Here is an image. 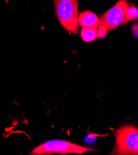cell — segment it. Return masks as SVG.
Masks as SVG:
<instances>
[{
  "label": "cell",
  "instance_id": "5",
  "mask_svg": "<svg viewBox=\"0 0 138 155\" xmlns=\"http://www.w3.org/2000/svg\"><path fill=\"white\" fill-rule=\"evenodd\" d=\"M100 19L97 15L89 11L81 12L78 15V25L83 27H98Z\"/></svg>",
  "mask_w": 138,
  "mask_h": 155
},
{
  "label": "cell",
  "instance_id": "3",
  "mask_svg": "<svg viewBox=\"0 0 138 155\" xmlns=\"http://www.w3.org/2000/svg\"><path fill=\"white\" fill-rule=\"evenodd\" d=\"M92 151H96V150L67 141L51 140L34 148L30 152V154L50 155L54 154H76L82 155L85 153Z\"/></svg>",
  "mask_w": 138,
  "mask_h": 155
},
{
  "label": "cell",
  "instance_id": "2",
  "mask_svg": "<svg viewBox=\"0 0 138 155\" xmlns=\"http://www.w3.org/2000/svg\"><path fill=\"white\" fill-rule=\"evenodd\" d=\"M55 9L61 25L68 32L78 34V0H55Z\"/></svg>",
  "mask_w": 138,
  "mask_h": 155
},
{
  "label": "cell",
  "instance_id": "6",
  "mask_svg": "<svg viewBox=\"0 0 138 155\" xmlns=\"http://www.w3.org/2000/svg\"><path fill=\"white\" fill-rule=\"evenodd\" d=\"M81 35L86 42L94 41L98 37L97 27H84L81 30Z\"/></svg>",
  "mask_w": 138,
  "mask_h": 155
},
{
  "label": "cell",
  "instance_id": "9",
  "mask_svg": "<svg viewBox=\"0 0 138 155\" xmlns=\"http://www.w3.org/2000/svg\"><path fill=\"white\" fill-rule=\"evenodd\" d=\"M137 29H138L137 24H134L132 27V33H133V35H134V37H135L136 38H137V35H138Z\"/></svg>",
  "mask_w": 138,
  "mask_h": 155
},
{
  "label": "cell",
  "instance_id": "8",
  "mask_svg": "<svg viewBox=\"0 0 138 155\" xmlns=\"http://www.w3.org/2000/svg\"><path fill=\"white\" fill-rule=\"evenodd\" d=\"M99 30H98V37L100 38H103L106 36L107 32H108V30H107L106 28L102 24H100L98 26Z\"/></svg>",
  "mask_w": 138,
  "mask_h": 155
},
{
  "label": "cell",
  "instance_id": "4",
  "mask_svg": "<svg viewBox=\"0 0 138 155\" xmlns=\"http://www.w3.org/2000/svg\"><path fill=\"white\" fill-rule=\"evenodd\" d=\"M126 0H119L117 3L108 11L101 15L100 24L103 25L108 31L116 29L118 27L128 24L126 12L129 7Z\"/></svg>",
  "mask_w": 138,
  "mask_h": 155
},
{
  "label": "cell",
  "instance_id": "7",
  "mask_svg": "<svg viewBox=\"0 0 138 155\" xmlns=\"http://www.w3.org/2000/svg\"><path fill=\"white\" fill-rule=\"evenodd\" d=\"M138 18V10L135 6H129L126 12V19L128 23L130 21L137 20Z\"/></svg>",
  "mask_w": 138,
  "mask_h": 155
},
{
  "label": "cell",
  "instance_id": "1",
  "mask_svg": "<svg viewBox=\"0 0 138 155\" xmlns=\"http://www.w3.org/2000/svg\"><path fill=\"white\" fill-rule=\"evenodd\" d=\"M115 147L110 154L137 155L138 130L133 125L121 127L115 133Z\"/></svg>",
  "mask_w": 138,
  "mask_h": 155
}]
</instances>
